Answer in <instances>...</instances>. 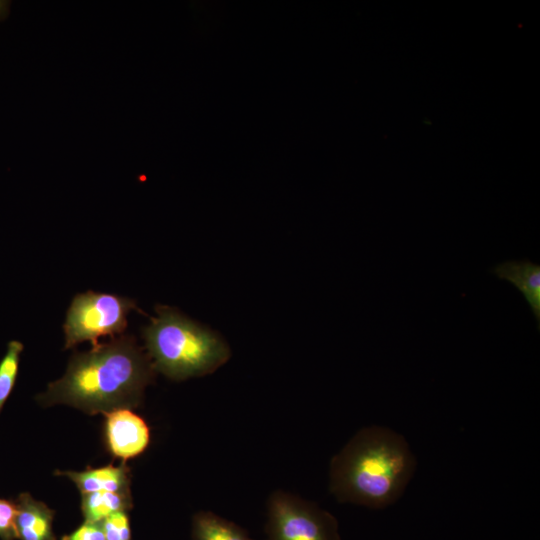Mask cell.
<instances>
[{"mask_svg":"<svg viewBox=\"0 0 540 540\" xmlns=\"http://www.w3.org/2000/svg\"><path fill=\"white\" fill-rule=\"evenodd\" d=\"M192 535L193 540H253L243 528L210 511L194 516Z\"/></svg>","mask_w":540,"mask_h":540,"instance_id":"obj_11","label":"cell"},{"mask_svg":"<svg viewBox=\"0 0 540 540\" xmlns=\"http://www.w3.org/2000/svg\"><path fill=\"white\" fill-rule=\"evenodd\" d=\"M22 351L23 344L12 340L8 343L6 353L0 360V411L14 388Z\"/></svg>","mask_w":540,"mask_h":540,"instance_id":"obj_12","label":"cell"},{"mask_svg":"<svg viewBox=\"0 0 540 540\" xmlns=\"http://www.w3.org/2000/svg\"><path fill=\"white\" fill-rule=\"evenodd\" d=\"M62 540H106L101 523L86 522Z\"/></svg>","mask_w":540,"mask_h":540,"instance_id":"obj_15","label":"cell"},{"mask_svg":"<svg viewBox=\"0 0 540 540\" xmlns=\"http://www.w3.org/2000/svg\"><path fill=\"white\" fill-rule=\"evenodd\" d=\"M154 371L134 338L120 335L87 352H75L65 374L51 382L38 401L45 407L66 404L90 415L134 408Z\"/></svg>","mask_w":540,"mask_h":540,"instance_id":"obj_1","label":"cell"},{"mask_svg":"<svg viewBox=\"0 0 540 540\" xmlns=\"http://www.w3.org/2000/svg\"><path fill=\"white\" fill-rule=\"evenodd\" d=\"M106 540H130L131 532L126 511L111 514L102 522Z\"/></svg>","mask_w":540,"mask_h":540,"instance_id":"obj_13","label":"cell"},{"mask_svg":"<svg viewBox=\"0 0 540 540\" xmlns=\"http://www.w3.org/2000/svg\"><path fill=\"white\" fill-rule=\"evenodd\" d=\"M15 517V502L0 498V537L2 540H14L18 538Z\"/></svg>","mask_w":540,"mask_h":540,"instance_id":"obj_14","label":"cell"},{"mask_svg":"<svg viewBox=\"0 0 540 540\" xmlns=\"http://www.w3.org/2000/svg\"><path fill=\"white\" fill-rule=\"evenodd\" d=\"M10 1L0 0V21L7 18L10 12Z\"/></svg>","mask_w":540,"mask_h":540,"instance_id":"obj_16","label":"cell"},{"mask_svg":"<svg viewBox=\"0 0 540 540\" xmlns=\"http://www.w3.org/2000/svg\"><path fill=\"white\" fill-rule=\"evenodd\" d=\"M265 531L266 540H341L331 513L282 490L269 496Z\"/></svg>","mask_w":540,"mask_h":540,"instance_id":"obj_5","label":"cell"},{"mask_svg":"<svg viewBox=\"0 0 540 540\" xmlns=\"http://www.w3.org/2000/svg\"><path fill=\"white\" fill-rule=\"evenodd\" d=\"M136 309L135 301L109 293L87 291L74 296L63 324L65 349L82 342L97 346L98 339L121 335L127 328L128 314Z\"/></svg>","mask_w":540,"mask_h":540,"instance_id":"obj_4","label":"cell"},{"mask_svg":"<svg viewBox=\"0 0 540 540\" xmlns=\"http://www.w3.org/2000/svg\"><path fill=\"white\" fill-rule=\"evenodd\" d=\"M498 279L514 285L524 296L540 327V265L528 259L509 260L491 269Z\"/></svg>","mask_w":540,"mask_h":540,"instance_id":"obj_7","label":"cell"},{"mask_svg":"<svg viewBox=\"0 0 540 540\" xmlns=\"http://www.w3.org/2000/svg\"><path fill=\"white\" fill-rule=\"evenodd\" d=\"M56 475L72 480L81 494L96 491L130 492V470L126 464L90 468L81 472L57 471Z\"/></svg>","mask_w":540,"mask_h":540,"instance_id":"obj_9","label":"cell"},{"mask_svg":"<svg viewBox=\"0 0 540 540\" xmlns=\"http://www.w3.org/2000/svg\"><path fill=\"white\" fill-rule=\"evenodd\" d=\"M105 440L110 454L123 461L143 453L150 442L147 423L129 408L105 413Z\"/></svg>","mask_w":540,"mask_h":540,"instance_id":"obj_6","label":"cell"},{"mask_svg":"<svg viewBox=\"0 0 540 540\" xmlns=\"http://www.w3.org/2000/svg\"><path fill=\"white\" fill-rule=\"evenodd\" d=\"M143 329L147 355L155 371L173 380L209 374L230 355L227 345L173 308L159 306Z\"/></svg>","mask_w":540,"mask_h":540,"instance_id":"obj_3","label":"cell"},{"mask_svg":"<svg viewBox=\"0 0 540 540\" xmlns=\"http://www.w3.org/2000/svg\"><path fill=\"white\" fill-rule=\"evenodd\" d=\"M16 504L15 526L21 540H55L53 511L29 493H21Z\"/></svg>","mask_w":540,"mask_h":540,"instance_id":"obj_8","label":"cell"},{"mask_svg":"<svg viewBox=\"0 0 540 540\" xmlns=\"http://www.w3.org/2000/svg\"><path fill=\"white\" fill-rule=\"evenodd\" d=\"M130 492L96 491L82 494L81 508L86 522L101 523L113 513L131 508Z\"/></svg>","mask_w":540,"mask_h":540,"instance_id":"obj_10","label":"cell"},{"mask_svg":"<svg viewBox=\"0 0 540 540\" xmlns=\"http://www.w3.org/2000/svg\"><path fill=\"white\" fill-rule=\"evenodd\" d=\"M415 466L402 435L382 426L365 427L332 458L329 489L341 503L385 508L401 497Z\"/></svg>","mask_w":540,"mask_h":540,"instance_id":"obj_2","label":"cell"}]
</instances>
